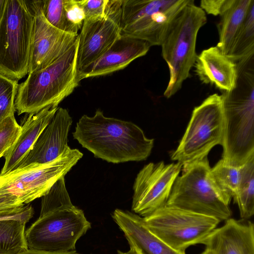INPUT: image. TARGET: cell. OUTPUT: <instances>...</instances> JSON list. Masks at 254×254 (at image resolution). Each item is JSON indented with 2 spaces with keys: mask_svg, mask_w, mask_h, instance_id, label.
Wrapping results in <instances>:
<instances>
[{
  "mask_svg": "<svg viewBox=\"0 0 254 254\" xmlns=\"http://www.w3.org/2000/svg\"><path fill=\"white\" fill-rule=\"evenodd\" d=\"M26 223L15 220L0 221V254H18L28 249Z\"/></svg>",
  "mask_w": 254,
  "mask_h": 254,
  "instance_id": "obj_22",
  "label": "cell"
},
{
  "mask_svg": "<svg viewBox=\"0 0 254 254\" xmlns=\"http://www.w3.org/2000/svg\"><path fill=\"white\" fill-rule=\"evenodd\" d=\"M241 219L249 220L254 214V158L242 166L238 190L233 198Z\"/></svg>",
  "mask_w": 254,
  "mask_h": 254,
  "instance_id": "obj_23",
  "label": "cell"
},
{
  "mask_svg": "<svg viewBox=\"0 0 254 254\" xmlns=\"http://www.w3.org/2000/svg\"><path fill=\"white\" fill-rule=\"evenodd\" d=\"M112 217L128 243L135 245L145 254H186L172 249L152 234L139 215L116 209Z\"/></svg>",
  "mask_w": 254,
  "mask_h": 254,
  "instance_id": "obj_20",
  "label": "cell"
},
{
  "mask_svg": "<svg viewBox=\"0 0 254 254\" xmlns=\"http://www.w3.org/2000/svg\"><path fill=\"white\" fill-rule=\"evenodd\" d=\"M205 12L192 0L174 20L161 46L168 64L169 80L164 96L169 98L182 87L190 76L197 55L196 42L199 29L206 23Z\"/></svg>",
  "mask_w": 254,
  "mask_h": 254,
  "instance_id": "obj_6",
  "label": "cell"
},
{
  "mask_svg": "<svg viewBox=\"0 0 254 254\" xmlns=\"http://www.w3.org/2000/svg\"><path fill=\"white\" fill-rule=\"evenodd\" d=\"M129 245V250L126 252H123L121 251H118V254H145L143 252L135 245L128 243Z\"/></svg>",
  "mask_w": 254,
  "mask_h": 254,
  "instance_id": "obj_35",
  "label": "cell"
},
{
  "mask_svg": "<svg viewBox=\"0 0 254 254\" xmlns=\"http://www.w3.org/2000/svg\"><path fill=\"white\" fill-rule=\"evenodd\" d=\"M123 0H78L85 19L106 17L122 7Z\"/></svg>",
  "mask_w": 254,
  "mask_h": 254,
  "instance_id": "obj_27",
  "label": "cell"
},
{
  "mask_svg": "<svg viewBox=\"0 0 254 254\" xmlns=\"http://www.w3.org/2000/svg\"><path fill=\"white\" fill-rule=\"evenodd\" d=\"M254 0H227L217 24L219 42L216 46L229 56L236 39Z\"/></svg>",
  "mask_w": 254,
  "mask_h": 254,
  "instance_id": "obj_21",
  "label": "cell"
},
{
  "mask_svg": "<svg viewBox=\"0 0 254 254\" xmlns=\"http://www.w3.org/2000/svg\"><path fill=\"white\" fill-rule=\"evenodd\" d=\"M72 135L95 157L113 163L146 160L154 146V139L136 125L105 117L99 110L92 117L83 115Z\"/></svg>",
  "mask_w": 254,
  "mask_h": 254,
  "instance_id": "obj_2",
  "label": "cell"
},
{
  "mask_svg": "<svg viewBox=\"0 0 254 254\" xmlns=\"http://www.w3.org/2000/svg\"><path fill=\"white\" fill-rule=\"evenodd\" d=\"M227 0H202L200 7L209 14L215 16L220 15L222 12Z\"/></svg>",
  "mask_w": 254,
  "mask_h": 254,
  "instance_id": "obj_32",
  "label": "cell"
},
{
  "mask_svg": "<svg viewBox=\"0 0 254 254\" xmlns=\"http://www.w3.org/2000/svg\"><path fill=\"white\" fill-rule=\"evenodd\" d=\"M33 19L24 0H7L0 23V73L11 79L28 73Z\"/></svg>",
  "mask_w": 254,
  "mask_h": 254,
  "instance_id": "obj_7",
  "label": "cell"
},
{
  "mask_svg": "<svg viewBox=\"0 0 254 254\" xmlns=\"http://www.w3.org/2000/svg\"><path fill=\"white\" fill-rule=\"evenodd\" d=\"M200 254H204L203 252H202L201 253H200Z\"/></svg>",
  "mask_w": 254,
  "mask_h": 254,
  "instance_id": "obj_37",
  "label": "cell"
},
{
  "mask_svg": "<svg viewBox=\"0 0 254 254\" xmlns=\"http://www.w3.org/2000/svg\"><path fill=\"white\" fill-rule=\"evenodd\" d=\"M28 204L21 203L16 197L10 194L0 195V216L20 212L24 210Z\"/></svg>",
  "mask_w": 254,
  "mask_h": 254,
  "instance_id": "obj_31",
  "label": "cell"
},
{
  "mask_svg": "<svg viewBox=\"0 0 254 254\" xmlns=\"http://www.w3.org/2000/svg\"><path fill=\"white\" fill-rule=\"evenodd\" d=\"M21 130L19 125L11 115L0 123V158L4 156L6 152L14 143Z\"/></svg>",
  "mask_w": 254,
  "mask_h": 254,
  "instance_id": "obj_29",
  "label": "cell"
},
{
  "mask_svg": "<svg viewBox=\"0 0 254 254\" xmlns=\"http://www.w3.org/2000/svg\"><path fill=\"white\" fill-rule=\"evenodd\" d=\"M179 162L149 163L137 174L133 189L131 210L142 217L164 206L182 168Z\"/></svg>",
  "mask_w": 254,
  "mask_h": 254,
  "instance_id": "obj_12",
  "label": "cell"
},
{
  "mask_svg": "<svg viewBox=\"0 0 254 254\" xmlns=\"http://www.w3.org/2000/svg\"><path fill=\"white\" fill-rule=\"evenodd\" d=\"M58 107L48 106L37 113L28 114L21 126L17 139L4 155L5 162L0 176L12 171L30 151L49 124Z\"/></svg>",
  "mask_w": 254,
  "mask_h": 254,
  "instance_id": "obj_19",
  "label": "cell"
},
{
  "mask_svg": "<svg viewBox=\"0 0 254 254\" xmlns=\"http://www.w3.org/2000/svg\"><path fill=\"white\" fill-rule=\"evenodd\" d=\"M78 41L47 67L29 73L26 80L18 84L14 103L18 115L37 113L50 106L57 108L79 85Z\"/></svg>",
  "mask_w": 254,
  "mask_h": 254,
  "instance_id": "obj_4",
  "label": "cell"
},
{
  "mask_svg": "<svg viewBox=\"0 0 254 254\" xmlns=\"http://www.w3.org/2000/svg\"><path fill=\"white\" fill-rule=\"evenodd\" d=\"M41 198L39 217L25 231L28 249L52 253L75 251L77 241L91 224L83 211L72 203L64 177Z\"/></svg>",
  "mask_w": 254,
  "mask_h": 254,
  "instance_id": "obj_1",
  "label": "cell"
},
{
  "mask_svg": "<svg viewBox=\"0 0 254 254\" xmlns=\"http://www.w3.org/2000/svg\"><path fill=\"white\" fill-rule=\"evenodd\" d=\"M235 88L221 94L223 106L222 159L240 167L254 158V60L237 64Z\"/></svg>",
  "mask_w": 254,
  "mask_h": 254,
  "instance_id": "obj_3",
  "label": "cell"
},
{
  "mask_svg": "<svg viewBox=\"0 0 254 254\" xmlns=\"http://www.w3.org/2000/svg\"><path fill=\"white\" fill-rule=\"evenodd\" d=\"M18 254H80L76 252V251L65 252V253H52L47 252L40 251H37L31 249H28L27 250L21 252Z\"/></svg>",
  "mask_w": 254,
  "mask_h": 254,
  "instance_id": "obj_34",
  "label": "cell"
},
{
  "mask_svg": "<svg viewBox=\"0 0 254 254\" xmlns=\"http://www.w3.org/2000/svg\"><path fill=\"white\" fill-rule=\"evenodd\" d=\"M72 122L68 111L58 107L31 149L14 170L48 163L61 156L68 147L67 135Z\"/></svg>",
  "mask_w": 254,
  "mask_h": 254,
  "instance_id": "obj_15",
  "label": "cell"
},
{
  "mask_svg": "<svg viewBox=\"0 0 254 254\" xmlns=\"http://www.w3.org/2000/svg\"><path fill=\"white\" fill-rule=\"evenodd\" d=\"M254 55V1L228 56L237 63Z\"/></svg>",
  "mask_w": 254,
  "mask_h": 254,
  "instance_id": "obj_24",
  "label": "cell"
},
{
  "mask_svg": "<svg viewBox=\"0 0 254 254\" xmlns=\"http://www.w3.org/2000/svg\"><path fill=\"white\" fill-rule=\"evenodd\" d=\"M242 166H231L220 159L211 168V174L214 181L232 199L238 190L241 178Z\"/></svg>",
  "mask_w": 254,
  "mask_h": 254,
  "instance_id": "obj_25",
  "label": "cell"
},
{
  "mask_svg": "<svg viewBox=\"0 0 254 254\" xmlns=\"http://www.w3.org/2000/svg\"><path fill=\"white\" fill-rule=\"evenodd\" d=\"M6 2L7 0H0V23L4 14Z\"/></svg>",
  "mask_w": 254,
  "mask_h": 254,
  "instance_id": "obj_36",
  "label": "cell"
},
{
  "mask_svg": "<svg viewBox=\"0 0 254 254\" xmlns=\"http://www.w3.org/2000/svg\"><path fill=\"white\" fill-rule=\"evenodd\" d=\"M223 122L222 97L214 93L194 108L178 146L171 154V160L184 166L207 157L213 147L221 145Z\"/></svg>",
  "mask_w": 254,
  "mask_h": 254,
  "instance_id": "obj_9",
  "label": "cell"
},
{
  "mask_svg": "<svg viewBox=\"0 0 254 254\" xmlns=\"http://www.w3.org/2000/svg\"><path fill=\"white\" fill-rule=\"evenodd\" d=\"M33 15L28 73L54 63L78 41V34L66 32L52 25L42 11V0H24Z\"/></svg>",
  "mask_w": 254,
  "mask_h": 254,
  "instance_id": "obj_13",
  "label": "cell"
},
{
  "mask_svg": "<svg viewBox=\"0 0 254 254\" xmlns=\"http://www.w3.org/2000/svg\"><path fill=\"white\" fill-rule=\"evenodd\" d=\"M122 7L102 18L84 19L78 34L79 73L103 55L121 35Z\"/></svg>",
  "mask_w": 254,
  "mask_h": 254,
  "instance_id": "obj_14",
  "label": "cell"
},
{
  "mask_svg": "<svg viewBox=\"0 0 254 254\" xmlns=\"http://www.w3.org/2000/svg\"><path fill=\"white\" fill-rule=\"evenodd\" d=\"M64 4V0H43L42 11L49 23L58 29L67 32Z\"/></svg>",
  "mask_w": 254,
  "mask_h": 254,
  "instance_id": "obj_28",
  "label": "cell"
},
{
  "mask_svg": "<svg viewBox=\"0 0 254 254\" xmlns=\"http://www.w3.org/2000/svg\"><path fill=\"white\" fill-rule=\"evenodd\" d=\"M204 254H254V225L249 220L230 218L203 241Z\"/></svg>",
  "mask_w": 254,
  "mask_h": 254,
  "instance_id": "obj_16",
  "label": "cell"
},
{
  "mask_svg": "<svg viewBox=\"0 0 254 254\" xmlns=\"http://www.w3.org/2000/svg\"><path fill=\"white\" fill-rule=\"evenodd\" d=\"M77 149L69 146L56 159L48 163L31 165L0 176V195L10 194L25 205L42 197L54 184L82 157Z\"/></svg>",
  "mask_w": 254,
  "mask_h": 254,
  "instance_id": "obj_11",
  "label": "cell"
},
{
  "mask_svg": "<svg viewBox=\"0 0 254 254\" xmlns=\"http://www.w3.org/2000/svg\"><path fill=\"white\" fill-rule=\"evenodd\" d=\"M182 169L165 205L211 216L220 222L231 218L232 198L213 179L207 157Z\"/></svg>",
  "mask_w": 254,
  "mask_h": 254,
  "instance_id": "obj_5",
  "label": "cell"
},
{
  "mask_svg": "<svg viewBox=\"0 0 254 254\" xmlns=\"http://www.w3.org/2000/svg\"><path fill=\"white\" fill-rule=\"evenodd\" d=\"M194 66L202 83L214 85L222 92H230L236 86V64L217 46L203 50L197 56Z\"/></svg>",
  "mask_w": 254,
  "mask_h": 254,
  "instance_id": "obj_18",
  "label": "cell"
},
{
  "mask_svg": "<svg viewBox=\"0 0 254 254\" xmlns=\"http://www.w3.org/2000/svg\"><path fill=\"white\" fill-rule=\"evenodd\" d=\"M192 0H123L121 35L161 46L175 19Z\"/></svg>",
  "mask_w": 254,
  "mask_h": 254,
  "instance_id": "obj_8",
  "label": "cell"
},
{
  "mask_svg": "<svg viewBox=\"0 0 254 254\" xmlns=\"http://www.w3.org/2000/svg\"><path fill=\"white\" fill-rule=\"evenodd\" d=\"M34 209L31 205L28 204L27 207L23 211L10 215H0V221L5 220H15L27 223L33 217Z\"/></svg>",
  "mask_w": 254,
  "mask_h": 254,
  "instance_id": "obj_33",
  "label": "cell"
},
{
  "mask_svg": "<svg viewBox=\"0 0 254 254\" xmlns=\"http://www.w3.org/2000/svg\"><path fill=\"white\" fill-rule=\"evenodd\" d=\"M142 218L152 234L183 253L190 246L202 244L220 222L211 216L166 205Z\"/></svg>",
  "mask_w": 254,
  "mask_h": 254,
  "instance_id": "obj_10",
  "label": "cell"
},
{
  "mask_svg": "<svg viewBox=\"0 0 254 254\" xmlns=\"http://www.w3.org/2000/svg\"><path fill=\"white\" fill-rule=\"evenodd\" d=\"M18 86L17 80L0 73V123L8 117L14 115Z\"/></svg>",
  "mask_w": 254,
  "mask_h": 254,
  "instance_id": "obj_26",
  "label": "cell"
},
{
  "mask_svg": "<svg viewBox=\"0 0 254 254\" xmlns=\"http://www.w3.org/2000/svg\"><path fill=\"white\" fill-rule=\"evenodd\" d=\"M150 47L145 41L121 35L103 55L79 73L80 79L103 76L122 69L145 56Z\"/></svg>",
  "mask_w": 254,
  "mask_h": 254,
  "instance_id": "obj_17",
  "label": "cell"
},
{
  "mask_svg": "<svg viewBox=\"0 0 254 254\" xmlns=\"http://www.w3.org/2000/svg\"><path fill=\"white\" fill-rule=\"evenodd\" d=\"M64 8L67 32L78 34L85 19L84 12L78 0H64Z\"/></svg>",
  "mask_w": 254,
  "mask_h": 254,
  "instance_id": "obj_30",
  "label": "cell"
}]
</instances>
